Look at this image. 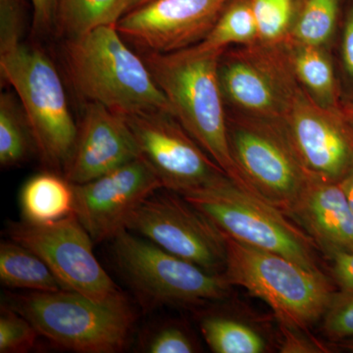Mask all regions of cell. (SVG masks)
I'll return each instance as SVG.
<instances>
[{
  "mask_svg": "<svg viewBox=\"0 0 353 353\" xmlns=\"http://www.w3.org/2000/svg\"><path fill=\"white\" fill-rule=\"evenodd\" d=\"M64 52L72 85L85 101L123 116H173L171 104L145 60L128 46L116 26L66 39Z\"/></svg>",
  "mask_w": 353,
  "mask_h": 353,
  "instance_id": "1",
  "label": "cell"
},
{
  "mask_svg": "<svg viewBox=\"0 0 353 353\" xmlns=\"http://www.w3.org/2000/svg\"><path fill=\"white\" fill-rule=\"evenodd\" d=\"M222 54L148 52L143 60L171 104L174 118L230 179L250 190L230 148L219 79Z\"/></svg>",
  "mask_w": 353,
  "mask_h": 353,
  "instance_id": "2",
  "label": "cell"
},
{
  "mask_svg": "<svg viewBox=\"0 0 353 353\" xmlns=\"http://www.w3.org/2000/svg\"><path fill=\"white\" fill-rule=\"evenodd\" d=\"M4 305L24 316L39 336L57 347L81 353L122 352L136 314L126 297L106 301L61 290L14 294Z\"/></svg>",
  "mask_w": 353,
  "mask_h": 353,
  "instance_id": "3",
  "label": "cell"
},
{
  "mask_svg": "<svg viewBox=\"0 0 353 353\" xmlns=\"http://www.w3.org/2000/svg\"><path fill=\"white\" fill-rule=\"evenodd\" d=\"M222 234L227 252L223 275L230 284L268 304L285 328L306 329L323 318L334 296L324 274Z\"/></svg>",
  "mask_w": 353,
  "mask_h": 353,
  "instance_id": "4",
  "label": "cell"
},
{
  "mask_svg": "<svg viewBox=\"0 0 353 353\" xmlns=\"http://www.w3.org/2000/svg\"><path fill=\"white\" fill-rule=\"evenodd\" d=\"M0 72L19 97L41 160L53 170L64 172L78 126L54 64L43 51L21 43L0 54Z\"/></svg>",
  "mask_w": 353,
  "mask_h": 353,
  "instance_id": "5",
  "label": "cell"
},
{
  "mask_svg": "<svg viewBox=\"0 0 353 353\" xmlns=\"http://www.w3.org/2000/svg\"><path fill=\"white\" fill-rule=\"evenodd\" d=\"M182 196L234 240L277 253L309 271L322 273L312 239L290 222L280 209L229 176Z\"/></svg>",
  "mask_w": 353,
  "mask_h": 353,
  "instance_id": "6",
  "label": "cell"
},
{
  "mask_svg": "<svg viewBox=\"0 0 353 353\" xmlns=\"http://www.w3.org/2000/svg\"><path fill=\"white\" fill-rule=\"evenodd\" d=\"M227 125L232 154L248 188L289 216L312 175L284 123L234 112L227 114Z\"/></svg>",
  "mask_w": 353,
  "mask_h": 353,
  "instance_id": "7",
  "label": "cell"
},
{
  "mask_svg": "<svg viewBox=\"0 0 353 353\" xmlns=\"http://www.w3.org/2000/svg\"><path fill=\"white\" fill-rule=\"evenodd\" d=\"M112 241L121 273L137 296L152 307L199 305L222 301L231 292L232 285L224 275L204 270L129 230Z\"/></svg>",
  "mask_w": 353,
  "mask_h": 353,
  "instance_id": "8",
  "label": "cell"
},
{
  "mask_svg": "<svg viewBox=\"0 0 353 353\" xmlns=\"http://www.w3.org/2000/svg\"><path fill=\"white\" fill-rule=\"evenodd\" d=\"M224 99L236 112L283 122L301 83L284 43L256 41L225 51L219 60Z\"/></svg>",
  "mask_w": 353,
  "mask_h": 353,
  "instance_id": "9",
  "label": "cell"
},
{
  "mask_svg": "<svg viewBox=\"0 0 353 353\" xmlns=\"http://www.w3.org/2000/svg\"><path fill=\"white\" fill-rule=\"evenodd\" d=\"M7 234L41 257L64 290L97 301L122 296L95 257L94 241L74 213L50 224L13 222Z\"/></svg>",
  "mask_w": 353,
  "mask_h": 353,
  "instance_id": "10",
  "label": "cell"
},
{
  "mask_svg": "<svg viewBox=\"0 0 353 353\" xmlns=\"http://www.w3.org/2000/svg\"><path fill=\"white\" fill-rule=\"evenodd\" d=\"M127 230L212 274L223 275L226 243L222 232L180 194L146 199L128 221Z\"/></svg>",
  "mask_w": 353,
  "mask_h": 353,
  "instance_id": "11",
  "label": "cell"
},
{
  "mask_svg": "<svg viewBox=\"0 0 353 353\" xmlns=\"http://www.w3.org/2000/svg\"><path fill=\"white\" fill-rule=\"evenodd\" d=\"M125 117L141 157L150 165L163 189L183 196L211 187L228 176L170 114Z\"/></svg>",
  "mask_w": 353,
  "mask_h": 353,
  "instance_id": "12",
  "label": "cell"
},
{
  "mask_svg": "<svg viewBox=\"0 0 353 353\" xmlns=\"http://www.w3.org/2000/svg\"><path fill=\"white\" fill-rule=\"evenodd\" d=\"M73 213L94 243L127 230L134 210L157 190L159 179L141 157L90 182L73 185Z\"/></svg>",
  "mask_w": 353,
  "mask_h": 353,
  "instance_id": "13",
  "label": "cell"
},
{
  "mask_svg": "<svg viewBox=\"0 0 353 353\" xmlns=\"http://www.w3.org/2000/svg\"><path fill=\"white\" fill-rule=\"evenodd\" d=\"M230 0H150L125 14L116 25L124 39L148 52L168 53L201 43Z\"/></svg>",
  "mask_w": 353,
  "mask_h": 353,
  "instance_id": "14",
  "label": "cell"
},
{
  "mask_svg": "<svg viewBox=\"0 0 353 353\" xmlns=\"http://www.w3.org/2000/svg\"><path fill=\"white\" fill-rule=\"evenodd\" d=\"M283 123L306 170L340 182L353 161V131L341 109L324 108L301 85Z\"/></svg>",
  "mask_w": 353,
  "mask_h": 353,
  "instance_id": "15",
  "label": "cell"
},
{
  "mask_svg": "<svg viewBox=\"0 0 353 353\" xmlns=\"http://www.w3.org/2000/svg\"><path fill=\"white\" fill-rule=\"evenodd\" d=\"M141 157L126 117L88 102L75 146L63 172L73 185L90 182Z\"/></svg>",
  "mask_w": 353,
  "mask_h": 353,
  "instance_id": "16",
  "label": "cell"
},
{
  "mask_svg": "<svg viewBox=\"0 0 353 353\" xmlns=\"http://www.w3.org/2000/svg\"><path fill=\"white\" fill-rule=\"evenodd\" d=\"M289 216L327 254L353 252V212L340 182L311 176Z\"/></svg>",
  "mask_w": 353,
  "mask_h": 353,
  "instance_id": "17",
  "label": "cell"
},
{
  "mask_svg": "<svg viewBox=\"0 0 353 353\" xmlns=\"http://www.w3.org/2000/svg\"><path fill=\"white\" fill-rule=\"evenodd\" d=\"M74 192L66 178L53 173L32 176L23 187L21 208L25 221L50 224L73 213Z\"/></svg>",
  "mask_w": 353,
  "mask_h": 353,
  "instance_id": "18",
  "label": "cell"
},
{
  "mask_svg": "<svg viewBox=\"0 0 353 353\" xmlns=\"http://www.w3.org/2000/svg\"><path fill=\"white\" fill-rule=\"evenodd\" d=\"M0 281L11 289L43 292L64 290L41 257L12 240L0 245Z\"/></svg>",
  "mask_w": 353,
  "mask_h": 353,
  "instance_id": "19",
  "label": "cell"
},
{
  "mask_svg": "<svg viewBox=\"0 0 353 353\" xmlns=\"http://www.w3.org/2000/svg\"><path fill=\"white\" fill-rule=\"evenodd\" d=\"M129 0H59L57 30L66 39L116 26L129 12Z\"/></svg>",
  "mask_w": 353,
  "mask_h": 353,
  "instance_id": "20",
  "label": "cell"
},
{
  "mask_svg": "<svg viewBox=\"0 0 353 353\" xmlns=\"http://www.w3.org/2000/svg\"><path fill=\"white\" fill-rule=\"evenodd\" d=\"M259 41L252 0H230L208 36L201 43L183 50L190 54L224 53L234 44L246 46Z\"/></svg>",
  "mask_w": 353,
  "mask_h": 353,
  "instance_id": "21",
  "label": "cell"
},
{
  "mask_svg": "<svg viewBox=\"0 0 353 353\" xmlns=\"http://www.w3.org/2000/svg\"><path fill=\"white\" fill-rule=\"evenodd\" d=\"M285 43L294 75L304 90L324 108L341 109L333 67L321 48L299 46L288 41Z\"/></svg>",
  "mask_w": 353,
  "mask_h": 353,
  "instance_id": "22",
  "label": "cell"
},
{
  "mask_svg": "<svg viewBox=\"0 0 353 353\" xmlns=\"http://www.w3.org/2000/svg\"><path fill=\"white\" fill-rule=\"evenodd\" d=\"M201 330L204 340L216 353H262L266 341L252 327L233 318L208 315L202 318Z\"/></svg>",
  "mask_w": 353,
  "mask_h": 353,
  "instance_id": "23",
  "label": "cell"
},
{
  "mask_svg": "<svg viewBox=\"0 0 353 353\" xmlns=\"http://www.w3.org/2000/svg\"><path fill=\"white\" fill-rule=\"evenodd\" d=\"M34 146L31 130L21 104L13 95L0 97V164L3 168L18 166L27 159Z\"/></svg>",
  "mask_w": 353,
  "mask_h": 353,
  "instance_id": "24",
  "label": "cell"
},
{
  "mask_svg": "<svg viewBox=\"0 0 353 353\" xmlns=\"http://www.w3.org/2000/svg\"><path fill=\"white\" fill-rule=\"evenodd\" d=\"M341 0H303L285 41L322 48L331 38L338 20Z\"/></svg>",
  "mask_w": 353,
  "mask_h": 353,
  "instance_id": "25",
  "label": "cell"
},
{
  "mask_svg": "<svg viewBox=\"0 0 353 353\" xmlns=\"http://www.w3.org/2000/svg\"><path fill=\"white\" fill-rule=\"evenodd\" d=\"M259 41L284 43L292 29L294 0H252Z\"/></svg>",
  "mask_w": 353,
  "mask_h": 353,
  "instance_id": "26",
  "label": "cell"
},
{
  "mask_svg": "<svg viewBox=\"0 0 353 353\" xmlns=\"http://www.w3.org/2000/svg\"><path fill=\"white\" fill-rule=\"evenodd\" d=\"M39 334L27 319L2 304L0 315V352L23 353L36 345Z\"/></svg>",
  "mask_w": 353,
  "mask_h": 353,
  "instance_id": "27",
  "label": "cell"
},
{
  "mask_svg": "<svg viewBox=\"0 0 353 353\" xmlns=\"http://www.w3.org/2000/svg\"><path fill=\"white\" fill-rule=\"evenodd\" d=\"M323 318V330L330 338H353V292L334 294Z\"/></svg>",
  "mask_w": 353,
  "mask_h": 353,
  "instance_id": "28",
  "label": "cell"
},
{
  "mask_svg": "<svg viewBox=\"0 0 353 353\" xmlns=\"http://www.w3.org/2000/svg\"><path fill=\"white\" fill-rule=\"evenodd\" d=\"M24 31V0H0V54L22 43Z\"/></svg>",
  "mask_w": 353,
  "mask_h": 353,
  "instance_id": "29",
  "label": "cell"
},
{
  "mask_svg": "<svg viewBox=\"0 0 353 353\" xmlns=\"http://www.w3.org/2000/svg\"><path fill=\"white\" fill-rule=\"evenodd\" d=\"M143 352L150 353H192L196 343L190 334L176 325H163L148 334L143 341Z\"/></svg>",
  "mask_w": 353,
  "mask_h": 353,
  "instance_id": "30",
  "label": "cell"
},
{
  "mask_svg": "<svg viewBox=\"0 0 353 353\" xmlns=\"http://www.w3.org/2000/svg\"><path fill=\"white\" fill-rule=\"evenodd\" d=\"M32 31L44 34L57 29V16L59 0H31Z\"/></svg>",
  "mask_w": 353,
  "mask_h": 353,
  "instance_id": "31",
  "label": "cell"
},
{
  "mask_svg": "<svg viewBox=\"0 0 353 353\" xmlns=\"http://www.w3.org/2000/svg\"><path fill=\"white\" fill-rule=\"evenodd\" d=\"M328 255L333 261V272L336 282L343 292H353V252L334 250Z\"/></svg>",
  "mask_w": 353,
  "mask_h": 353,
  "instance_id": "32",
  "label": "cell"
},
{
  "mask_svg": "<svg viewBox=\"0 0 353 353\" xmlns=\"http://www.w3.org/2000/svg\"><path fill=\"white\" fill-rule=\"evenodd\" d=\"M343 58L345 69L353 78V8L348 14L343 32Z\"/></svg>",
  "mask_w": 353,
  "mask_h": 353,
  "instance_id": "33",
  "label": "cell"
},
{
  "mask_svg": "<svg viewBox=\"0 0 353 353\" xmlns=\"http://www.w3.org/2000/svg\"><path fill=\"white\" fill-rule=\"evenodd\" d=\"M285 333V343L283 347V352H314L317 348L304 340L303 338H299L296 336V331L299 330L285 328L282 327Z\"/></svg>",
  "mask_w": 353,
  "mask_h": 353,
  "instance_id": "34",
  "label": "cell"
},
{
  "mask_svg": "<svg viewBox=\"0 0 353 353\" xmlns=\"http://www.w3.org/2000/svg\"><path fill=\"white\" fill-rule=\"evenodd\" d=\"M340 183L353 212V161L345 175L341 178Z\"/></svg>",
  "mask_w": 353,
  "mask_h": 353,
  "instance_id": "35",
  "label": "cell"
},
{
  "mask_svg": "<svg viewBox=\"0 0 353 353\" xmlns=\"http://www.w3.org/2000/svg\"><path fill=\"white\" fill-rule=\"evenodd\" d=\"M341 112L345 115V119L347 120L348 124L350 125L353 131V105H347V108H341Z\"/></svg>",
  "mask_w": 353,
  "mask_h": 353,
  "instance_id": "36",
  "label": "cell"
},
{
  "mask_svg": "<svg viewBox=\"0 0 353 353\" xmlns=\"http://www.w3.org/2000/svg\"><path fill=\"white\" fill-rule=\"evenodd\" d=\"M148 1H150V0H129V11L137 8V7L143 6V4L146 3Z\"/></svg>",
  "mask_w": 353,
  "mask_h": 353,
  "instance_id": "37",
  "label": "cell"
},
{
  "mask_svg": "<svg viewBox=\"0 0 353 353\" xmlns=\"http://www.w3.org/2000/svg\"><path fill=\"white\" fill-rule=\"evenodd\" d=\"M345 347H347V348H348V350H352V352H353V341H348L347 345H345Z\"/></svg>",
  "mask_w": 353,
  "mask_h": 353,
  "instance_id": "38",
  "label": "cell"
}]
</instances>
